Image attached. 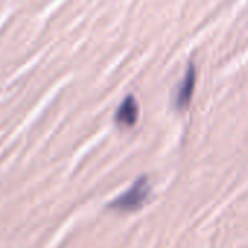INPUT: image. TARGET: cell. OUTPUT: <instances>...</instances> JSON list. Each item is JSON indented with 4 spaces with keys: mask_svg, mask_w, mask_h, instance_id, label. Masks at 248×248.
Listing matches in <instances>:
<instances>
[{
    "mask_svg": "<svg viewBox=\"0 0 248 248\" xmlns=\"http://www.w3.org/2000/svg\"><path fill=\"white\" fill-rule=\"evenodd\" d=\"M150 183L145 176L138 177L134 185L109 203V209L116 212H132L140 209L150 196Z\"/></svg>",
    "mask_w": 248,
    "mask_h": 248,
    "instance_id": "1",
    "label": "cell"
},
{
    "mask_svg": "<svg viewBox=\"0 0 248 248\" xmlns=\"http://www.w3.org/2000/svg\"><path fill=\"white\" fill-rule=\"evenodd\" d=\"M195 86H196V70L193 65H189L187 73H186L182 84L179 86V90L176 94V108L177 109H185L189 106L193 92H195Z\"/></svg>",
    "mask_w": 248,
    "mask_h": 248,
    "instance_id": "2",
    "label": "cell"
},
{
    "mask_svg": "<svg viewBox=\"0 0 248 248\" xmlns=\"http://www.w3.org/2000/svg\"><path fill=\"white\" fill-rule=\"evenodd\" d=\"M138 121V103L134 96H126L115 113V122L121 126H134Z\"/></svg>",
    "mask_w": 248,
    "mask_h": 248,
    "instance_id": "3",
    "label": "cell"
}]
</instances>
